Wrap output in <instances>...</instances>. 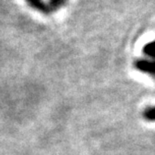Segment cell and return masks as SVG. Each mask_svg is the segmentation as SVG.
Returning a JSON list of instances; mask_svg holds the SVG:
<instances>
[{
    "label": "cell",
    "mask_w": 155,
    "mask_h": 155,
    "mask_svg": "<svg viewBox=\"0 0 155 155\" xmlns=\"http://www.w3.org/2000/svg\"><path fill=\"white\" fill-rule=\"evenodd\" d=\"M135 67L143 73L153 75L155 76V60H148V59H141L135 62Z\"/></svg>",
    "instance_id": "6da1fadb"
},
{
    "label": "cell",
    "mask_w": 155,
    "mask_h": 155,
    "mask_svg": "<svg viewBox=\"0 0 155 155\" xmlns=\"http://www.w3.org/2000/svg\"><path fill=\"white\" fill-rule=\"evenodd\" d=\"M25 1L28 3V5L30 7H32L39 12L44 13V14H47V13L50 12L48 8V5L46 4L43 0H25Z\"/></svg>",
    "instance_id": "7a4b0ae2"
},
{
    "label": "cell",
    "mask_w": 155,
    "mask_h": 155,
    "mask_svg": "<svg viewBox=\"0 0 155 155\" xmlns=\"http://www.w3.org/2000/svg\"><path fill=\"white\" fill-rule=\"evenodd\" d=\"M143 118L146 121L155 122V106L147 107L143 111Z\"/></svg>",
    "instance_id": "3957f363"
},
{
    "label": "cell",
    "mask_w": 155,
    "mask_h": 155,
    "mask_svg": "<svg viewBox=\"0 0 155 155\" xmlns=\"http://www.w3.org/2000/svg\"><path fill=\"white\" fill-rule=\"evenodd\" d=\"M67 0H49L48 2V8L49 10H57V9L61 8L65 3H66Z\"/></svg>",
    "instance_id": "277c9868"
},
{
    "label": "cell",
    "mask_w": 155,
    "mask_h": 155,
    "mask_svg": "<svg viewBox=\"0 0 155 155\" xmlns=\"http://www.w3.org/2000/svg\"><path fill=\"white\" fill-rule=\"evenodd\" d=\"M143 51L147 56H149V57H151L154 60L155 59V41L150 42V43H147L144 46Z\"/></svg>",
    "instance_id": "5b68a950"
}]
</instances>
